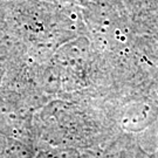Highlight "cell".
<instances>
[{"label":"cell","mask_w":158,"mask_h":158,"mask_svg":"<svg viewBox=\"0 0 158 158\" xmlns=\"http://www.w3.org/2000/svg\"><path fill=\"white\" fill-rule=\"evenodd\" d=\"M156 158H158V156H157V157H156Z\"/></svg>","instance_id":"6da1fadb"}]
</instances>
